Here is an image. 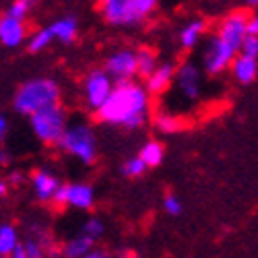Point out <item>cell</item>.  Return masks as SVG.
<instances>
[{
  "label": "cell",
  "mask_w": 258,
  "mask_h": 258,
  "mask_svg": "<svg viewBox=\"0 0 258 258\" xmlns=\"http://www.w3.org/2000/svg\"><path fill=\"white\" fill-rule=\"evenodd\" d=\"M83 258H107V254L105 252H99V250H91V252H87Z\"/></svg>",
  "instance_id": "cell-33"
},
{
  "label": "cell",
  "mask_w": 258,
  "mask_h": 258,
  "mask_svg": "<svg viewBox=\"0 0 258 258\" xmlns=\"http://www.w3.org/2000/svg\"><path fill=\"white\" fill-rule=\"evenodd\" d=\"M23 248H25V258H44L39 244H35V242H27V244H23Z\"/></svg>",
  "instance_id": "cell-29"
},
{
  "label": "cell",
  "mask_w": 258,
  "mask_h": 258,
  "mask_svg": "<svg viewBox=\"0 0 258 258\" xmlns=\"http://www.w3.org/2000/svg\"><path fill=\"white\" fill-rule=\"evenodd\" d=\"M7 118L3 116V114H0V141H3L5 139V135H7Z\"/></svg>",
  "instance_id": "cell-32"
},
{
  "label": "cell",
  "mask_w": 258,
  "mask_h": 258,
  "mask_svg": "<svg viewBox=\"0 0 258 258\" xmlns=\"http://www.w3.org/2000/svg\"><path fill=\"white\" fill-rule=\"evenodd\" d=\"M174 83L178 85V91L182 93V97L190 103H195L201 99V91H203V73L197 62L186 60L176 67V75H174Z\"/></svg>",
  "instance_id": "cell-6"
},
{
  "label": "cell",
  "mask_w": 258,
  "mask_h": 258,
  "mask_svg": "<svg viewBox=\"0 0 258 258\" xmlns=\"http://www.w3.org/2000/svg\"><path fill=\"white\" fill-rule=\"evenodd\" d=\"M11 163V155L5 151V149H0V165H9Z\"/></svg>",
  "instance_id": "cell-34"
},
{
  "label": "cell",
  "mask_w": 258,
  "mask_h": 258,
  "mask_svg": "<svg viewBox=\"0 0 258 258\" xmlns=\"http://www.w3.org/2000/svg\"><path fill=\"white\" fill-rule=\"evenodd\" d=\"M27 39L25 21H17L9 15L0 17V44L7 48H19Z\"/></svg>",
  "instance_id": "cell-13"
},
{
  "label": "cell",
  "mask_w": 258,
  "mask_h": 258,
  "mask_svg": "<svg viewBox=\"0 0 258 258\" xmlns=\"http://www.w3.org/2000/svg\"><path fill=\"white\" fill-rule=\"evenodd\" d=\"M105 75L116 83H128L137 77V62H135V50L120 48L105 58L103 64ZM114 83V85H116Z\"/></svg>",
  "instance_id": "cell-7"
},
{
  "label": "cell",
  "mask_w": 258,
  "mask_h": 258,
  "mask_svg": "<svg viewBox=\"0 0 258 258\" xmlns=\"http://www.w3.org/2000/svg\"><path fill=\"white\" fill-rule=\"evenodd\" d=\"M145 171H147V167H145V163H143L139 157L126 159L124 165H122V174H124L126 178H141Z\"/></svg>",
  "instance_id": "cell-25"
},
{
  "label": "cell",
  "mask_w": 258,
  "mask_h": 258,
  "mask_svg": "<svg viewBox=\"0 0 258 258\" xmlns=\"http://www.w3.org/2000/svg\"><path fill=\"white\" fill-rule=\"evenodd\" d=\"M60 99V85L54 79H31L25 81L21 87L15 91V99H13V107L17 114L23 116H31L44 107L56 105Z\"/></svg>",
  "instance_id": "cell-2"
},
{
  "label": "cell",
  "mask_w": 258,
  "mask_h": 258,
  "mask_svg": "<svg viewBox=\"0 0 258 258\" xmlns=\"http://www.w3.org/2000/svg\"><path fill=\"white\" fill-rule=\"evenodd\" d=\"M157 3H159V0H128V5H131L133 13L137 15L139 21H143L145 17L151 15V13L155 11Z\"/></svg>",
  "instance_id": "cell-24"
},
{
  "label": "cell",
  "mask_w": 258,
  "mask_h": 258,
  "mask_svg": "<svg viewBox=\"0 0 258 258\" xmlns=\"http://www.w3.org/2000/svg\"><path fill=\"white\" fill-rule=\"evenodd\" d=\"M9 258H25V248H23V244H17V248L9 254Z\"/></svg>",
  "instance_id": "cell-31"
},
{
  "label": "cell",
  "mask_w": 258,
  "mask_h": 258,
  "mask_svg": "<svg viewBox=\"0 0 258 258\" xmlns=\"http://www.w3.org/2000/svg\"><path fill=\"white\" fill-rule=\"evenodd\" d=\"M21 180H23V176H21L19 171H15V174H11V182H13V184H21Z\"/></svg>",
  "instance_id": "cell-36"
},
{
  "label": "cell",
  "mask_w": 258,
  "mask_h": 258,
  "mask_svg": "<svg viewBox=\"0 0 258 258\" xmlns=\"http://www.w3.org/2000/svg\"><path fill=\"white\" fill-rule=\"evenodd\" d=\"M56 145L85 165H91L97 159V139L87 124H69Z\"/></svg>",
  "instance_id": "cell-3"
},
{
  "label": "cell",
  "mask_w": 258,
  "mask_h": 258,
  "mask_svg": "<svg viewBox=\"0 0 258 258\" xmlns=\"http://www.w3.org/2000/svg\"><path fill=\"white\" fill-rule=\"evenodd\" d=\"M155 128L163 135H176L184 128V122L176 114H159L155 118Z\"/></svg>",
  "instance_id": "cell-21"
},
{
  "label": "cell",
  "mask_w": 258,
  "mask_h": 258,
  "mask_svg": "<svg viewBox=\"0 0 258 258\" xmlns=\"http://www.w3.org/2000/svg\"><path fill=\"white\" fill-rule=\"evenodd\" d=\"M240 54H244V56L256 60V56H258V37H256V35H246V37H244L242 48H240Z\"/></svg>",
  "instance_id": "cell-26"
},
{
  "label": "cell",
  "mask_w": 258,
  "mask_h": 258,
  "mask_svg": "<svg viewBox=\"0 0 258 258\" xmlns=\"http://www.w3.org/2000/svg\"><path fill=\"white\" fill-rule=\"evenodd\" d=\"M233 58H235V52L231 48H227L223 41L215 35L209 39V44L203 52V67L209 75H221L229 69Z\"/></svg>",
  "instance_id": "cell-10"
},
{
  "label": "cell",
  "mask_w": 258,
  "mask_h": 258,
  "mask_svg": "<svg viewBox=\"0 0 258 258\" xmlns=\"http://www.w3.org/2000/svg\"><path fill=\"white\" fill-rule=\"evenodd\" d=\"M19 3L23 5V7L27 9V11H31V9H33V7H35V5L39 3V0H19Z\"/></svg>",
  "instance_id": "cell-35"
},
{
  "label": "cell",
  "mask_w": 258,
  "mask_h": 258,
  "mask_svg": "<svg viewBox=\"0 0 258 258\" xmlns=\"http://www.w3.org/2000/svg\"><path fill=\"white\" fill-rule=\"evenodd\" d=\"M107 3H112V0H99V7L101 5H107Z\"/></svg>",
  "instance_id": "cell-39"
},
{
  "label": "cell",
  "mask_w": 258,
  "mask_h": 258,
  "mask_svg": "<svg viewBox=\"0 0 258 258\" xmlns=\"http://www.w3.org/2000/svg\"><path fill=\"white\" fill-rule=\"evenodd\" d=\"M91 248H93V240H89L87 235L81 233L79 238H75L67 244V248H64V256L67 258H83L87 252H91Z\"/></svg>",
  "instance_id": "cell-22"
},
{
  "label": "cell",
  "mask_w": 258,
  "mask_h": 258,
  "mask_svg": "<svg viewBox=\"0 0 258 258\" xmlns=\"http://www.w3.org/2000/svg\"><path fill=\"white\" fill-rule=\"evenodd\" d=\"M101 15L107 23L116 27H131L141 23L137 15L133 13L131 5H128V0H112L107 5H101Z\"/></svg>",
  "instance_id": "cell-11"
},
{
  "label": "cell",
  "mask_w": 258,
  "mask_h": 258,
  "mask_svg": "<svg viewBox=\"0 0 258 258\" xmlns=\"http://www.w3.org/2000/svg\"><path fill=\"white\" fill-rule=\"evenodd\" d=\"M229 71L233 79L242 85H252L258 75V62L254 58H248L244 54H235V58L229 64Z\"/></svg>",
  "instance_id": "cell-14"
},
{
  "label": "cell",
  "mask_w": 258,
  "mask_h": 258,
  "mask_svg": "<svg viewBox=\"0 0 258 258\" xmlns=\"http://www.w3.org/2000/svg\"><path fill=\"white\" fill-rule=\"evenodd\" d=\"M31 184H33L35 197H37L39 201H52L56 188L60 186L58 178H56L54 174H50V171H46V169H37V171H33Z\"/></svg>",
  "instance_id": "cell-15"
},
{
  "label": "cell",
  "mask_w": 258,
  "mask_h": 258,
  "mask_svg": "<svg viewBox=\"0 0 258 258\" xmlns=\"http://www.w3.org/2000/svg\"><path fill=\"white\" fill-rule=\"evenodd\" d=\"M246 5H248V7H252V9H254V7H256V5H258V0H246Z\"/></svg>",
  "instance_id": "cell-38"
},
{
  "label": "cell",
  "mask_w": 258,
  "mask_h": 258,
  "mask_svg": "<svg viewBox=\"0 0 258 258\" xmlns=\"http://www.w3.org/2000/svg\"><path fill=\"white\" fill-rule=\"evenodd\" d=\"M7 192H9V184L5 180H0V197H5Z\"/></svg>",
  "instance_id": "cell-37"
},
{
  "label": "cell",
  "mask_w": 258,
  "mask_h": 258,
  "mask_svg": "<svg viewBox=\"0 0 258 258\" xmlns=\"http://www.w3.org/2000/svg\"><path fill=\"white\" fill-rule=\"evenodd\" d=\"M114 89V81L105 75L103 69H93L85 75L83 79V95L85 103H87L93 112H97L107 99V95Z\"/></svg>",
  "instance_id": "cell-5"
},
{
  "label": "cell",
  "mask_w": 258,
  "mask_h": 258,
  "mask_svg": "<svg viewBox=\"0 0 258 258\" xmlns=\"http://www.w3.org/2000/svg\"><path fill=\"white\" fill-rule=\"evenodd\" d=\"M174 75H176V64L174 62H159L155 71L149 75L145 81V91L149 95H161L165 93L171 83H174Z\"/></svg>",
  "instance_id": "cell-12"
},
{
  "label": "cell",
  "mask_w": 258,
  "mask_h": 258,
  "mask_svg": "<svg viewBox=\"0 0 258 258\" xmlns=\"http://www.w3.org/2000/svg\"><path fill=\"white\" fill-rule=\"evenodd\" d=\"M19 244V238H17V229L9 223L0 225V256L9 258V254L17 248Z\"/></svg>",
  "instance_id": "cell-23"
},
{
  "label": "cell",
  "mask_w": 258,
  "mask_h": 258,
  "mask_svg": "<svg viewBox=\"0 0 258 258\" xmlns=\"http://www.w3.org/2000/svg\"><path fill=\"white\" fill-rule=\"evenodd\" d=\"M149 112H151V99L143 85L128 81L116 83L112 93L107 95L103 105L95 112L97 120L103 124L122 126L128 131H137L145 126Z\"/></svg>",
  "instance_id": "cell-1"
},
{
  "label": "cell",
  "mask_w": 258,
  "mask_h": 258,
  "mask_svg": "<svg viewBox=\"0 0 258 258\" xmlns=\"http://www.w3.org/2000/svg\"><path fill=\"white\" fill-rule=\"evenodd\" d=\"M52 201L60 207H75L89 211L95 205V192L89 184H60L54 192Z\"/></svg>",
  "instance_id": "cell-8"
},
{
  "label": "cell",
  "mask_w": 258,
  "mask_h": 258,
  "mask_svg": "<svg viewBox=\"0 0 258 258\" xmlns=\"http://www.w3.org/2000/svg\"><path fill=\"white\" fill-rule=\"evenodd\" d=\"M246 35H256V37H258V17H256V15H248V21H246Z\"/></svg>",
  "instance_id": "cell-30"
},
{
  "label": "cell",
  "mask_w": 258,
  "mask_h": 258,
  "mask_svg": "<svg viewBox=\"0 0 258 258\" xmlns=\"http://www.w3.org/2000/svg\"><path fill=\"white\" fill-rule=\"evenodd\" d=\"M29 124H31V131L33 135L46 145H56L67 128V112L62 110V105H50L44 107L35 114L29 116Z\"/></svg>",
  "instance_id": "cell-4"
},
{
  "label": "cell",
  "mask_w": 258,
  "mask_h": 258,
  "mask_svg": "<svg viewBox=\"0 0 258 258\" xmlns=\"http://www.w3.org/2000/svg\"><path fill=\"white\" fill-rule=\"evenodd\" d=\"M52 41H54V37H52V33H50L48 27L37 29L35 33H31V35L27 37V50H29L31 54H39V52H44V50L52 44Z\"/></svg>",
  "instance_id": "cell-20"
},
{
  "label": "cell",
  "mask_w": 258,
  "mask_h": 258,
  "mask_svg": "<svg viewBox=\"0 0 258 258\" xmlns=\"http://www.w3.org/2000/svg\"><path fill=\"white\" fill-rule=\"evenodd\" d=\"M101 233H103V223L99 219H89L83 227V235H87V238L93 240V242L99 238Z\"/></svg>",
  "instance_id": "cell-27"
},
{
  "label": "cell",
  "mask_w": 258,
  "mask_h": 258,
  "mask_svg": "<svg viewBox=\"0 0 258 258\" xmlns=\"http://www.w3.org/2000/svg\"><path fill=\"white\" fill-rule=\"evenodd\" d=\"M163 209H165V213H169V215H180L182 213V201L178 199V197H174V195H167L165 199H163Z\"/></svg>",
  "instance_id": "cell-28"
},
{
  "label": "cell",
  "mask_w": 258,
  "mask_h": 258,
  "mask_svg": "<svg viewBox=\"0 0 258 258\" xmlns=\"http://www.w3.org/2000/svg\"><path fill=\"white\" fill-rule=\"evenodd\" d=\"M163 145L157 143V141H147L143 147H141V153H139V159L145 163V167H157L161 165L163 161Z\"/></svg>",
  "instance_id": "cell-19"
},
{
  "label": "cell",
  "mask_w": 258,
  "mask_h": 258,
  "mask_svg": "<svg viewBox=\"0 0 258 258\" xmlns=\"http://www.w3.org/2000/svg\"><path fill=\"white\" fill-rule=\"evenodd\" d=\"M48 29L54 39L62 41V44H73L79 35V21L75 17H62V19L54 21Z\"/></svg>",
  "instance_id": "cell-16"
},
{
  "label": "cell",
  "mask_w": 258,
  "mask_h": 258,
  "mask_svg": "<svg viewBox=\"0 0 258 258\" xmlns=\"http://www.w3.org/2000/svg\"><path fill=\"white\" fill-rule=\"evenodd\" d=\"M246 21H248L246 11H233L221 21L219 31H217V37L227 48H231L235 54H240L242 41L246 37Z\"/></svg>",
  "instance_id": "cell-9"
},
{
  "label": "cell",
  "mask_w": 258,
  "mask_h": 258,
  "mask_svg": "<svg viewBox=\"0 0 258 258\" xmlns=\"http://www.w3.org/2000/svg\"><path fill=\"white\" fill-rule=\"evenodd\" d=\"M205 31H207V23H205L203 19H192V21H188V23L182 27V31H180V46H182L184 50L197 48Z\"/></svg>",
  "instance_id": "cell-17"
},
{
  "label": "cell",
  "mask_w": 258,
  "mask_h": 258,
  "mask_svg": "<svg viewBox=\"0 0 258 258\" xmlns=\"http://www.w3.org/2000/svg\"><path fill=\"white\" fill-rule=\"evenodd\" d=\"M135 62H137V75L143 77V79H147L149 75L155 71L157 64H159L157 54L151 48H139L135 52Z\"/></svg>",
  "instance_id": "cell-18"
}]
</instances>
